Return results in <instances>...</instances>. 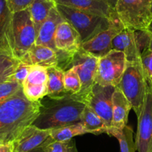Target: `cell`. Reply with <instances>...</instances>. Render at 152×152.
<instances>
[{
    "instance_id": "f1b7e54d",
    "label": "cell",
    "mask_w": 152,
    "mask_h": 152,
    "mask_svg": "<svg viewBox=\"0 0 152 152\" xmlns=\"http://www.w3.org/2000/svg\"><path fill=\"white\" fill-rule=\"evenodd\" d=\"M22 88V85L16 81H8L0 84V103L12 96Z\"/></svg>"
},
{
    "instance_id": "603a6c76",
    "label": "cell",
    "mask_w": 152,
    "mask_h": 152,
    "mask_svg": "<svg viewBox=\"0 0 152 152\" xmlns=\"http://www.w3.org/2000/svg\"><path fill=\"white\" fill-rule=\"evenodd\" d=\"M105 134L117 139L120 146V152H135V142L134 141V131L132 128L126 125L123 128L109 127Z\"/></svg>"
},
{
    "instance_id": "5b68a950",
    "label": "cell",
    "mask_w": 152,
    "mask_h": 152,
    "mask_svg": "<svg viewBox=\"0 0 152 152\" xmlns=\"http://www.w3.org/2000/svg\"><path fill=\"white\" fill-rule=\"evenodd\" d=\"M151 8L152 0H118L114 9L124 27L146 31L152 21Z\"/></svg>"
},
{
    "instance_id": "1f68e13d",
    "label": "cell",
    "mask_w": 152,
    "mask_h": 152,
    "mask_svg": "<svg viewBox=\"0 0 152 152\" xmlns=\"http://www.w3.org/2000/svg\"><path fill=\"white\" fill-rule=\"evenodd\" d=\"M34 0H6L8 6L12 13L28 9Z\"/></svg>"
},
{
    "instance_id": "8fae6325",
    "label": "cell",
    "mask_w": 152,
    "mask_h": 152,
    "mask_svg": "<svg viewBox=\"0 0 152 152\" xmlns=\"http://www.w3.org/2000/svg\"><path fill=\"white\" fill-rule=\"evenodd\" d=\"M124 28L119 20H116L107 29L99 32L90 40L82 43L81 48L98 58L104 56L112 50V41L113 38Z\"/></svg>"
},
{
    "instance_id": "cb8c5ba5",
    "label": "cell",
    "mask_w": 152,
    "mask_h": 152,
    "mask_svg": "<svg viewBox=\"0 0 152 152\" xmlns=\"http://www.w3.org/2000/svg\"><path fill=\"white\" fill-rule=\"evenodd\" d=\"M88 134L84 125L80 123L73 124L61 128L49 130L48 140L51 142H63L73 139L76 136Z\"/></svg>"
},
{
    "instance_id": "74e56055",
    "label": "cell",
    "mask_w": 152,
    "mask_h": 152,
    "mask_svg": "<svg viewBox=\"0 0 152 152\" xmlns=\"http://www.w3.org/2000/svg\"><path fill=\"white\" fill-rule=\"evenodd\" d=\"M151 9H152V8H151Z\"/></svg>"
},
{
    "instance_id": "e0dca14e",
    "label": "cell",
    "mask_w": 152,
    "mask_h": 152,
    "mask_svg": "<svg viewBox=\"0 0 152 152\" xmlns=\"http://www.w3.org/2000/svg\"><path fill=\"white\" fill-rule=\"evenodd\" d=\"M13 14L8 8L6 0H0V51L14 55Z\"/></svg>"
},
{
    "instance_id": "44dd1931",
    "label": "cell",
    "mask_w": 152,
    "mask_h": 152,
    "mask_svg": "<svg viewBox=\"0 0 152 152\" xmlns=\"http://www.w3.org/2000/svg\"><path fill=\"white\" fill-rule=\"evenodd\" d=\"M48 82L47 96L49 98H59L66 96L67 93L64 87V71L58 66L47 68Z\"/></svg>"
},
{
    "instance_id": "7a4b0ae2",
    "label": "cell",
    "mask_w": 152,
    "mask_h": 152,
    "mask_svg": "<svg viewBox=\"0 0 152 152\" xmlns=\"http://www.w3.org/2000/svg\"><path fill=\"white\" fill-rule=\"evenodd\" d=\"M39 114L31 125L50 130L81 122L85 104L72 94L59 98L44 97L40 101Z\"/></svg>"
},
{
    "instance_id": "7c38bea8",
    "label": "cell",
    "mask_w": 152,
    "mask_h": 152,
    "mask_svg": "<svg viewBox=\"0 0 152 152\" xmlns=\"http://www.w3.org/2000/svg\"><path fill=\"white\" fill-rule=\"evenodd\" d=\"M47 68L32 66L28 75L22 84L25 96L31 102H39L47 96Z\"/></svg>"
},
{
    "instance_id": "4316f807",
    "label": "cell",
    "mask_w": 152,
    "mask_h": 152,
    "mask_svg": "<svg viewBox=\"0 0 152 152\" xmlns=\"http://www.w3.org/2000/svg\"><path fill=\"white\" fill-rule=\"evenodd\" d=\"M64 82L66 91L69 94L77 95L81 90V84L80 78L73 67L64 71Z\"/></svg>"
},
{
    "instance_id": "7402d4cb",
    "label": "cell",
    "mask_w": 152,
    "mask_h": 152,
    "mask_svg": "<svg viewBox=\"0 0 152 152\" xmlns=\"http://www.w3.org/2000/svg\"><path fill=\"white\" fill-rule=\"evenodd\" d=\"M55 6L56 2L55 0H34L30 5L29 12L37 34L50 11Z\"/></svg>"
},
{
    "instance_id": "f546056e",
    "label": "cell",
    "mask_w": 152,
    "mask_h": 152,
    "mask_svg": "<svg viewBox=\"0 0 152 152\" xmlns=\"http://www.w3.org/2000/svg\"><path fill=\"white\" fill-rule=\"evenodd\" d=\"M141 63L146 80L152 86V51L148 48L142 52Z\"/></svg>"
},
{
    "instance_id": "8992f818",
    "label": "cell",
    "mask_w": 152,
    "mask_h": 152,
    "mask_svg": "<svg viewBox=\"0 0 152 152\" xmlns=\"http://www.w3.org/2000/svg\"><path fill=\"white\" fill-rule=\"evenodd\" d=\"M56 8L64 20L78 31L82 43L90 40L115 22L65 5L56 4Z\"/></svg>"
},
{
    "instance_id": "30bf717a",
    "label": "cell",
    "mask_w": 152,
    "mask_h": 152,
    "mask_svg": "<svg viewBox=\"0 0 152 152\" xmlns=\"http://www.w3.org/2000/svg\"><path fill=\"white\" fill-rule=\"evenodd\" d=\"M115 87L95 84L85 105L102 118L107 128L112 126V96Z\"/></svg>"
},
{
    "instance_id": "4fadbf2b",
    "label": "cell",
    "mask_w": 152,
    "mask_h": 152,
    "mask_svg": "<svg viewBox=\"0 0 152 152\" xmlns=\"http://www.w3.org/2000/svg\"><path fill=\"white\" fill-rule=\"evenodd\" d=\"M56 4L75 8L111 21L119 20L114 8L107 0H55Z\"/></svg>"
},
{
    "instance_id": "277c9868",
    "label": "cell",
    "mask_w": 152,
    "mask_h": 152,
    "mask_svg": "<svg viewBox=\"0 0 152 152\" xmlns=\"http://www.w3.org/2000/svg\"><path fill=\"white\" fill-rule=\"evenodd\" d=\"M98 61L99 58L81 48L77 52L69 55L66 61L61 67L64 71L73 67L77 72L81 81V88L78 94L72 96L84 104L96 84Z\"/></svg>"
},
{
    "instance_id": "ba28073f",
    "label": "cell",
    "mask_w": 152,
    "mask_h": 152,
    "mask_svg": "<svg viewBox=\"0 0 152 152\" xmlns=\"http://www.w3.org/2000/svg\"><path fill=\"white\" fill-rule=\"evenodd\" d=\"M126 64L125 54L112 49L104 56L99 58L95 82L102 86L117 87Z\"/></svg>"
},
{
    "instance_id": "83f0119b",
    "label": "cell",
    "mask_w": 152,
    "mask_h": 152,
    "mask_svg": "<svg viewBox=\"0 0 152 152\" xmlns=\"http://www.w3.org/2000/svg\"><path fill=\"white\" fill-rule=\"evenodd\" d=\"M43 148L45 152H78L73 139L63 142H51L47 140Z\"/></svg>"
},
{
    "instance_id": "9c48e42d",
    "label": "cell",
    "mask_w": 152,
    "mask_h": 152,
    "mask_svg": "<svg viewBox=\"0 0 152 152\" xmlns=\"http://www.w3.org/2000/svg\"><path fill=\"white\" fill-rule=\"evenodd\" d=\"M137 119L138 125L135 140L137 151L152 152V86L148 83L142 110Z\"/></svg>"
},
{
    "instance_id": "8d00e7d4",
    "label": "cell",
    "mask_w": 152,
    "mask_h": 152,
    "mask_svg": "<svg viewBox=\"0 0 152 152\" xmlns=\"http://www.w3.org/2000/svg\"><path fill=\"white\" fill-rule=\"evenodd\" d=\"M2 145V143H1V142H0V145Z\"/></svg>"
},
{
    "instance_id": "2e32d148",
    "label": "cell",
    "mask_w": 152,
    "mask_h": 152,
    "mask_svg": "<svg viewBox=\"0 0 152 152\" xmlns=\"http://www.w3.org/2000/svg\"><path fill=\"white\" fill-rule=\"evenodd\" d=\"M81 37L78 31L66 20L58 26L55 36L57 52L72 54L81 48Z\"/></svg>"
},
{
    "instance_id": "e575fe53",
    "label": "cell",
    "mask_w": 152,
    "mask_h": 152,
    "mask_svg": "<svg viewBox=\"0 0 152 152\" xmlns=\"http://www.w3.org/2000/svg\"><path fill=\"white\" fill-rule=\"evenodd\" d=\"M28 152H45L44 149H43V146H41V147H39L37 148H35L34 149V150L31 151H28Z\"/></svg>"
},
{
    "instance_id": "6da1fadb",
    "label": "cell",
    "mask_w": 152,
    "mask_h": 152,
    "mask_svg": "<svg viewBox=\"0 0 152 152\" xmlns=\"http://www.w3.org/2000/svg\"><path fill=\"white\" fill-rule=\"evenodd\" d=\"M40 102H31L23 88L0 103V142L11 143L39 114Z\"/></svg>"
},
{
    "instance_id": "484cf974",
    "label": "cell",
    "mask_w": 152,
    "mask_h": 152,
    "mask_svg": "<svg viewBox=\"0 0 152 152\" xmlns=\"http://www.w3.org/2000/svg\"><path fill=\"white\" fill-rule=\"evenodd\" d=\"M20 61L14 55L0 51V84L11 81Z\"/></svg>"
},
{
    "instance_id": "4dcf8cb0",
    "label": "cell",
    "mask_w": 152,
    "mask_h": 152,
    "mask_svg": "<svg viewBox=\"0 0 152 152\" xmlns=\"http://www.w3.org/2000/svg\"><path fill=\"white\" fill-rule=\"evenodd\" d=\"M31 65H29V64H27L20 61L16 69L14 70L11 80L19 83L22 85L28 77V75L29 72L31 69Z\"/></svg>"
},
{
    "instance_id": "d4e9b609",
    "label": "cell",
    "mask_w": 152,
    "mask_h": 152,
    "mask_svg": "<svg viewBox=\"0 0 152 152\" xmlns=\"http://www.w3.org/2000/svg\"><path fill=\"white\" fill-rule=\"evenodd\" d=\"M81 123L84 125L88 134L98 135L106 132L107 128L102 118L87 105L81 115Z\"/></svg>"
},
{
    "instance_id": "836d02e7",
    "label": "cell",
    "mask_w": 152,
    "mask_h": 152,
    "mask_svg": "<svg viewBox=\"0 0 152 152\" xmlns=\"http://www.w3.org/2000/svg\"><path fill=\"white\" fill-rule=\"evenodd\" d=\"M146 31H147L148 36V48L152 51V21Z\"/></svg>"
},
{
    "instance_id": "9a60e30c",
    "label": "cell",
    "mask_w": 152,
    "mask_h": 152,
    "mask_svg": "<svg viewBox=\"0 0 152 152\" xmlns=\"http://www.w3.org/2000/svg\"><path fill=\"white\" fill-rule=\"evenodd\" d=\"M49 137V130L40 129L33 125L26 127L13 142L14 152H28L43 146Z\"/></svg>"
},
{
    "instance_id": "5bb4252c",
    "label": "cell",
    "mask_w": 152,
    "mask_h": 152,
    "mask_svg": "<svg viewBox=\"0 0 152 152\" xmlns=\"http://www.w3.org/2000/svg\"><path fill=\"white\" fill-rule=\"evenodd\" d=\"M112 49L123 52L128 62H141L142 50L135 31L124 28L113 38Z\"/></svg>"
},
{
    "instance_id": "ffe728a7",
    "label": "cell",
    "mask_w": 152,
    "mask_h": 152,
    "mask_svg": "<svg viewBox=\"0 0 152 152\" xmlns=\"http://www.w3.org/2000/svg\"><path fill=\"white\" fill-rule=\"evenodd\" d=\"M131 109V102L117 87H115L112 96L113 119L111 127L123 128L128 125V115Z\"/></svg>"
},
{
    "instance_id": "d590c367",
    "label": "cell",
    "mask_w": 152,
    "mask_h": 152,
    "mask_svg": "<svg viewBox=\"0 0 152 152\" xmlns=\"http://www.w3.org/2000/svg\"><path fill=\"white\" fill-rule=\"evenodd\" d=\"M107 2L110 4L111 6H112L113 8H115V6H116V2H117L118 0H107Z\"/></svg>"
},
{
    "instance_id": "52a82bcc",
    "label": "cell",
    "mask_w": 152,
    "mask_h": 152,
    "mask_svg": "<svg viewBox=\"0 0 152 152\" xmlns=\"http://www.w3.org/2000/svg\"><path fill=\"white\" fill-rule=\"evenodd\" d=\"M12 33L14 55L21 60L34 46L37 37L28 8L13 14Z\"/></svg>"
},
{
    "instance_id": "d6986e66",
    "label": "cell",
    "mask_w": 152,
    "mask_h": 152,
    "mask_svg": "<svg viewBox=\"0 0 152 152\" xmlns=\"http://www.w3.org/2000/svg\"><path fill=\"white\" fill-rule=\"evenodd\" d=\"M20 61L29 65L40 66L46 68L58 66L56 51L43 45L35 44Z\"/></svg>"
},
{
    "instance_id": "d6a6232c",
    "label": "cell",
    "mask_w": 152,
    "mask_h": 152,
    "mask_svg": "<svg viewBox=\"0 0 152 152\" xmlns=\"http://www.w3.org/2000/svg\"><path fill=\"white\" fill-rule=\"evenodd\" d=\"M0 152H14L13 143L2 144L0 145Z\"/></svg>"
},
{
    "instance_id": "ac0fdd59",
    "label": "cell",
    "mask_w": 152,
    "mask_h": 152,
    "mask_svg": "<svg viewBox=\"0 0 152 152\" xmlns=\"http://www.w3.org/2000/svg\"><path fill=\"white\" fill-rule=\"evenodd\" d=\"M63 21H64V19L55 6L50 11L47 19L38 31L35 44L48 46L56 51L55 45V33L58 26Z\"/></svg>"
},
{
    "instance_id": "3957f363",
    "label": "cell",
    "mask_w": 152,
    "mask_h": 152,
    "mask_svg": "<svg viewBox=\"0 0 152 152\" xmlns=\"http://www.w3.org/2000/svg\"><path fill=\"white\" fill-rule=\"evenodd\" d=\"M148 82L141 62H128L117 87L131 102L137 118L145 102Z\"/></svg>"
}]
</instances>
